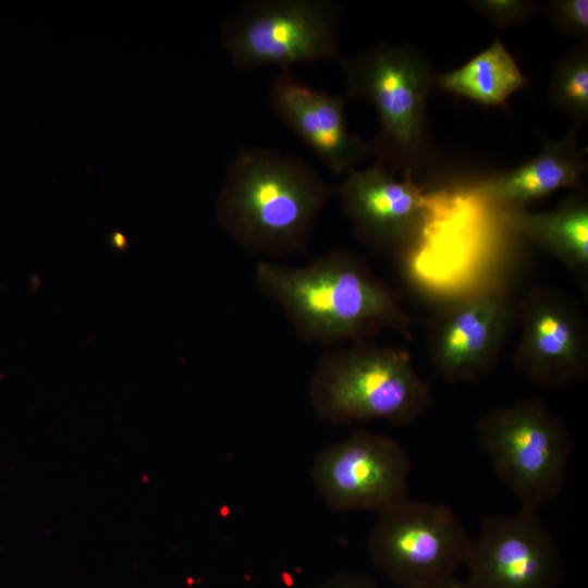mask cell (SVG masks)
I'll use <instances>...</instances> for the list:
<instances>
[{
	"instance_id": "obj_19",
	"label": "cell",
	"mask_w": 588,
	"mask_h": 588,
	"mask_svg": "<svg viewBox=\"0 0 588 588\" xmlns=\"http://www.w3.org/2000/svg\"><path fill=\"white\" fill-rule=\"evenodd\" d=\"M543 13L562 35L588 40L587 0H552L544 4Z\"/></svg>"
},
{
	"instance_id": "obj_7",
	"label": "cell",
	"mask_w": 588,
	"mask_h": 588,
	"mask_svg": "<svg viewBox=\"0 0 588 588\" xmlns=\"http://www.w3.org/2000/svg\"><path fill=\"white\" fill-rule=\"evenodd\" d=\"M471 540L449 506L407 498L377 512L367 547L375 566L401 588H419L456 577Z\"/></svg>"
},
{
	"instance_id": "obj_17",
	"label": "cell",
	"mask_w": 588,
	"mask_h": 588,
	"mask_svg": "<svg viewBox=\"0 0 588 588\" xmlns=\"http://www.w3.org/2000/svg\"><path fill=\"white\" fill-rule=\"evenodd\" d=\"M552 108L579 130L588 122V40H580L556 58L548 86Z\"/></svg>"
},
{
	"instance_id": "obj_10",
	"label": "cell",
	"mask_w": 588,
	"mask_h": 588,
	"mask_svg": "<svg viewBox=\"0 0 588 588\" xmlns=\"http://www.w3.org/2000/svg\"><path fill=\"white\" fill-rule=\"evenodd\" d=\"M464 566L467 588H556L563 574L553 536L524 507L485 518Z\"/></svg>"
},
{
	"instance_id": "obj_16",
	"label": "cell",
	"mask_w": 588,
	"mask_h": 588,
	"mask_svg": "<svg viewBox=\"0 0 588 588\" xmlns=\"http://www.w3.org/2000/svg\"><path fill=\"white\" fill-rule=\"evenodd\" d=\"M528 79L497 37L458 69L436 75L434 87L487 107L505 108L509 98Z\"/></svg>"
},
{
	"instance_id": "obj_1",
	"label": "cell",
	"mask_w": 588,
	"mask_h": 588,
	"mask_svg": "<svg viewBox=\"0 0 588 588\" xmlns=\"http://www.w3.org/2000/svg\"><path fill=\"white\" fill-rule=\"evenodd\" d=\"M255 281L309 343L341 346L389 330L411 335L414 318L397 294L347 250H332L302 267L260 260Z\"/></svg>"
},
{
	"instance_id": "obj_12",
	"label": "cell",
	"mask_w": 588,
	"mask_h": 588,
	"mask_svg": "<svg viewBox=\"0 0 588 588\" xmlns=\"http://www.w3.org/2000/svg\"><path fill=\"white\" fill-rule=\"evenodd\" d=\"M355 235L372 252L406 257L420 238L427 219L421 188L412 174L403 180L382 162L352 169L335 185Z\"/></svg>"
},
{
	"instance_id": "obj_5",
	"label": "cell",
	"mask_w": 588,
	"mask_h": 588,
	"mask_svg": "<svg viewBox=\"0 0 588 588\" xmlns=\"http://www.w3.org/2000/svg\"><path fill=\"white\" fill-rule=\"evenodd\" d=\"M478 445L495 475L520 502L537 511L563 491L572 439L563 420L541 400L495 406L475 424Z\"/></svg>"
},
{
	"instance_id": "obj_8",
	"label": "cell",
	"mask_w": 588,
	"mask_h": 588,
	"mask_svg": "<svg viewBox=\"0 0 588 588\" xmlns=\"http://www.w3.org/2000/svg\"><path fill=\"white\" fill-rule=\"evenodd\" d=\"M411 461L403 445L382 433L356 430L321 449L311 480L326 504L338 512H379L409 498Z\"/></svg>"
},
{
	"instance_id": "obj_18",
	"label": "cell",
	"mask_w": 588,
	"mask_h": 588,
	"mask_svg": "<svg viewBox=\"0 0 588 588\" xmlns=\"http://www.w3.org/2000/svg\"><path fill=\"white\" fill-rule=\"evenodd\" d=\"M468 5L498 28L522 25L540 9L537 2L528 0H473Z\"/></svg>"
},
{
	"instance_id": "obj_9",
	"label": "cell",
	"mask_w": 588,
	"mask_h": 588,
	"mask_svg": "<svg viewBox=\"0 0 588 588\" xmlns=\"http://www.w3.org/2000/svg\"><path fill=\"white\" fill-rule=\"evenodd\" d=\"M515 316L519 335L513 363L526 379L547 388L587 379V320L573 296L554 286H535Z\"/></svg>"
},
{
	"instance_id": "obj_13",
	"label": "cell",
	"mask_w": 588,
	"mask_h": 588,
	"mask_svg": "<svg viewBox=\"0 0 588 588\" xmlns=\"http://www.w3.org/2000/svg\"><path fill=\"white\" fill-rule=\"evenodd\" d=\"M268 101L275 115L330 172L346 174L369 155L368 143L348 131L345 95L317 90L290 70L279 71L272 79Z\"/></svg>"
},
{
	"instance_id": "obj_3",
	"label": "cell",
	"mask_w": 588,
	"mask_h": 588,
	"mask_svg": "<svg viewBox=\"0 0 588 588\" xmlns=\"http://www.w3.org/2000/svg\"><path fill=\"white\" fill-rule=\"evenodd\" d=\"M341 66L348 100H362L377 111L379 131L369 154L395 173L414 174L433 162L434 143L428 97L436 74L428 58L413 45L379 41Z\"/></svg>"
},
{
	"instance_id": "obj_11",
	"label": "cell",
	"mask_w": 588,
	"mask_h": 588,
	"mask_svg": "<svg viewBox=\"0 0 588 588\" xmlns=\"http://www.w3.org/2000/svg\"><path fill=\"white\" fill-rule=\"evenodd\" d=\"M515 314L503 284H488L446 306L432 320L428 352L448 382H473L495 367Z\"/></svg>"
},
{
	"instance_id": "obj_20",
	"label": "cell",
	"mask_w": 588,
	"mask_h": 588,
	"mask_svg": "<svg viewBox=\"0 0 588 588\" xmlns=\"http://www.w3.org/2000/svg\"><path fill=\"white\" fill-rule=\"evenodd\" d=\"M323 588H378L371 580L356 574H342L329 581ZM419 588H467L464 580L456 577Z\"/></svg>"
},
{
	"instance_id": "obj_14",
	"label": "cell",
	"mask_w": 588,
	"mask_h": 588,
	"mask_svg": "<svg viewBox=\"0 0 588 588\" xmlns=\"http://www.w3.org/2000/svg\"><path fill=\"white\" fill-rule=\"evenodd\" d=\"M577 131L572 127L559 140L543 138L542 148L520 166L480 181L474 192L486 201L509 209L546 197L561 188L583 191L588 163Z\"/></svg>"
},
{
	"instance_id": "obj_2",
	"label": "cell",
	"mask_w": 588,
	"mask_h": 588,
	"mask_svg": "<svg viewBox=\"0 0 588 588\" xmlns=\"http://www.w3.org/2000/svg\"><path fill=\"white\" fill-rule=\"evenodd\" d=\"M335 185L304 159L266 148H244L230 161L216 203L223 230L255 255L305 249Z\"/></svg>"
},
{
	"instance_id": "obj_15",
	"label": "cell",
	"mask_w": 588,
	"mask_h": 588,
	"mask_svg": "<svg viewBox=\"0 0 588 588\" xmlns=\"http://www.w3.org/2000/svg\"><path fill=\"white\" fill-rule=\"evenodd\" d=\"M509 228L544 249L575 274L588 273V203L575 193L564 198L554 209L527 212L504 210Z\"/></svg>"
},
{
	"instance_id": "obj_6",
	"label": "cell",
	"mask_w": 588,
	"mask_h": 588,
	"mask_svg": "<svg viewBox=\"0 0 588 588\" xmlns=\"http://www.w3.org/2000/svg\"><path fill=\"white\" fill-rule=\"evenodd\" d=\"M340 14L330 0H247L223 23V48L242 70L273 65L290 71L301 62H339Z\"/></svg>"
},
{
	"instance_id": "obj_4",
	"label": "cell",
	"mask_w": 588,
	"mask_h": 588,
	"mask_svg": "<svg viewBox=\"0 0 588 588\" xmlns=\"http://www.w3.org/2000/svg\"><path fill=\"white\" fill-rule=\"evenodd\" d=\"M308 397L315 414L333 425L382 420L407 426L433 402L408 352L368 341L324 353L313 369Z\"/></svg>"
}]
</instances>
